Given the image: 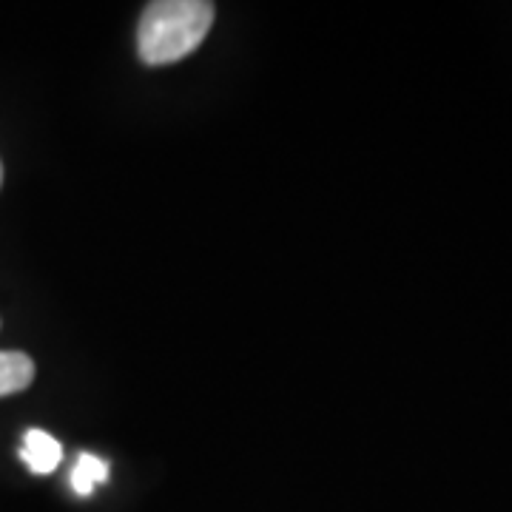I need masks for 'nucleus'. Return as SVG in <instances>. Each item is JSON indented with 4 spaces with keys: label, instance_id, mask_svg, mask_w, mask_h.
<instances>
[{
    "label": "nucleus",
    "instance_id": "1",
    "mask_svg": "<svg viewBox=\"0 0 512 512\" xmlns=\"http://www.w3.org/2000/svg\"><path fill=\"white\" fill-rule=\"evenodd\" d=\"M214 23V3L205 0H157L151 3L137 29L140 60L165 66L188 57L200 46Z\"/></svg>",
    "mask_w": 512,
    "mask_h": 512
},
{
    "label": "nucleus",
    "instance_id": "2",
    "mask_svg": "<svg viewBox=\"0 0 512 512\" xmlns=\"http://www.w3.org/2000/svg\"><path fill=\"white\" fill-rule=\"evenodd\" d=\"M20 458H23V464L35 476H49V473H55L57 464L63 461V447L46 430H29L23 436V444H20Z\"/></svg>",
    "mask_w": 512,
    "mask_h": 512
},
{
    "label": "nucleus",
    "instance_id": "3",
    "mask_svg": "<svg viewBox=\"0 0 512 512\" xmlns=\"http://www.w3.org/2000/svg\"><path fill=\"white\" fill-rule=\"evenodd\" d=\"M35 382V362L20 350H0V399Z\"/></svg>",
    "mask_w": 512,
    "mask_h": 512
},
{
    "label": "nucleus",
    "instance_id": "4",
    "mask_svg": "<svg viewBox=\"0 0 512 512\" xmlns=\"http://www.w3.org/2000/svg\"><path fill=\"white\" fill-rule=\"evenodd\" d=\"M109 481V464L103 458L92 456V453H80L74 461L72 470V487L77 495H92L97 484H106Z\"/></svg>",
    "mask_w": 512,
    "mask_h": 512
},
{
    "label": "nucleus",
    "instance_id": "5",
    "mask_svg": "<svg viewBox=\"0 0 512 512\" xmlns=\"http://www.w3.org/2000/svg\"><path fill=\"white\" fill-rule=\"evenodd\" d=\"M0 183H3V165H0Z\"/></svg>",
    "mask_w": 512,
    "mask_h": 512
}]
</instances>
